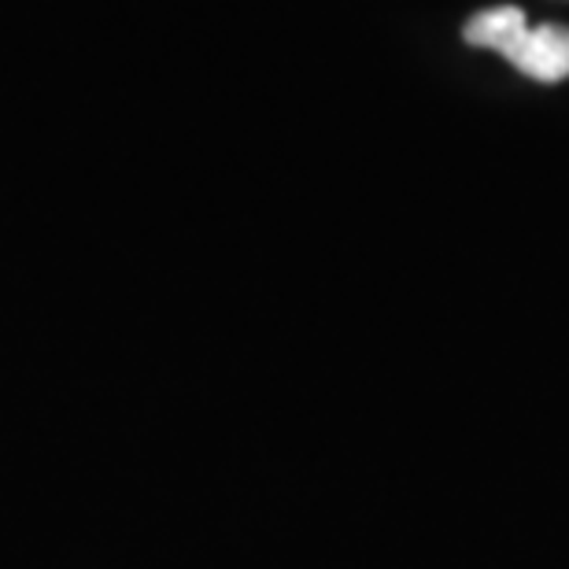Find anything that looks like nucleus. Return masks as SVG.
Returning <instances> with one entry per match:
<instances>
[{
  "label": "nucleus",
  "mask_w": 569,
  "mask_h": 569,
  "mask_svg": "<svg viewBox=\"0 0 569 569\" xmlns=\"http://www.w3.org/2000/svg\"><path fill=\"white\" fill-rule=\"evenodd\" d=\"M466 41L477 44V49L499 52L521 74L537 78L543 86L569 78V27H559V22L529 27L521 8L499 4L473 16L466 22Z\"/></svg>",
  "instance_id": "obj_1"
}]
</instances>
